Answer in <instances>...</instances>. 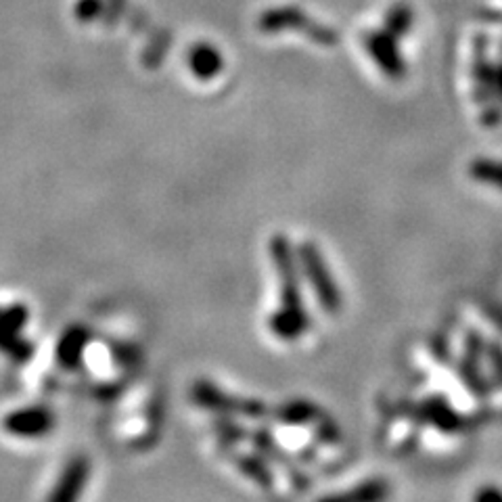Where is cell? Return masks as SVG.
Listing matches in <instances>:
<instances>
[{
	"label": "cell",
	"instance_id": "obj_13",
	"mask_svg": "<svg viewBox=\"0 0 502 502\" xmlns=\"http://www.w3.org/2000/svg\"><path fill=\"white\" fill-rule=\"evenodd\" d=\"M88 331L84 326H70L57 343V360L65 368H76L82 362L84 350L88 346Z\"/></svg>",
	"mask_w": 502,
	"mask_h": 502
},
{
	"label": "cell",
	"instance_id": "obj_12",
	"mask_svg": "<svg viewBox=\"0 0 502 502\" xmlns=\"http://www.w3.org/2000/svg\"><path fill=\"white\" fill-rule=\"evenodd\" d=\"M268 326L278 340L295 342V340H300V337L308 331V326H310V314L287 310V308H278L276 312H272Z\"/></svg>",
	"mask_w": 502,
	"mask_h": 502
},
{
	"label": "cell",
	"instance_id": "obj_6",
	"mask_svg": "<svg viewBox=\"0 0 502 502\" xmlns=\"http://www.w3.org/2000/svg\"><path fill=\"white\" fill-rule=\"evenodd\" d=\"M3 425L17 438H42V435L51 432L54 419L51 410H46L45 407H32L7 415Z\"/></svg>",
	"mask_w": 502,
	"mask_h": 502
},
{
	"label": "cell",
	"instance_id": "obj_22",
	"mask_svg": "<svg viewBox=\"0 0 502 502\" xmlns=\"http://www.w3.org/2000/svg\"><path fill=\"white\" fill-rule=\"evenodd\" d=\"M317 433H318L317 435L318 441H323V444H337V441L342 440L340 429H337V425L329 419V416H323V419L317 423Z\"/></svg>",
	"mask_w": 502,
	"mask_h": 502
},
{
	"label": "cell",
	"instance_id": "obj_7",
	"mask_svg": "<svg viewBox=\"0 0 502 502\" xmlns=\"http://www.w3.org/2000/svg\"><path fill=\"white\" fill-rule=\"evenodd\" d=\"M90 477V463L88 458L84 457H78L74 461H70L68 467H65L63 475L59 477L57 486L51 492V498L53 502H71L76 500L78 496L82 494L84 486H86Z\"/></svg>",
	"mask_w": 502,
	"mask_h": 502
},
{
	"label": "cell",
	"instance_id": "obj_17",
	"mask_svg": "<svg viewBox=\"0 0 502 502\" xmlns=\"http://www.w3.org/2000/svg\"><path fill=\"white\" fill-rule=\"evenodd\" d=\"M415 21V13L413 9L408 7L407 3H398L394 7H390V11L385 13V21H383V29H387L391 36L396 38H404L410 32Z\"/></svg>",
	"mask_w": 502,
	"mask_h": 502
},
{
	"label": "cell",
	"instance_id": "obj_26",
	"mask_svg": "<svg viewBox=\"0 0 502 502\" xmlns=\"http://www.w3.org/2000/svg\"><path fill=\"white\" fill-rule=\"evenodd\" d=\"M0 312H3V310H0Z\"/></svg>",
	"mask_w": 502,
	"mask_h": 502
},
{
	"label": "cell",
	"instance_id": "obj_9",
	"mask_svg": "<svg viewBox=\"0 0 502 502\" xmlns=\"http://www.w3.org/2000/svg\"><path fill=\"white\" fill-rule=\"evenodd\" d=\"M483 352H486V343H483V340L475 331H471L467 342H465V358L461 362L458 373H461L463 381L467 383V387H471V390L475 391V394H486V385H483L481 368H480Z\"/></svg>",
	"mask_w": 502,
	"mask_h": 502
},
{
	"label": "cell",
	"instance_id": "obj_20",
	"mask_svg": "<svg viewBox=\"0 0 502 502\" xmlns=\"http://www.w3.org/2000/svg\"><path fill=\"white\" fill-rule=\"evenodd\" d=\"M29 312L26 306L15 304L0 312V331L4 333H21L23 326L28 325Z\"/></svg>",
	"mask_w": 502,
	"mask_h": 502
},
{
	"label": "cell",
	"instance_id": "obj_14",
	"mask_svg": "<svg viewBox=\"0 0 502 502\" xmlns=\"http://www.w3.org/2000/svg\"><path fill=\"white\" fill-rule=\"evenodd\" d=\"M189 65L191 71L195 74L199 80H211L222 71V54L220 51H216L214 46L208 45V42H202V45L193 46V51L189 54Z\"/></svg>",
	"mask_w": 502,
	"mask_h": 502
},
{
	"label": "cell",
	"instance_id": "obj_18",
	"mask_svg": "<svg viewBox=\"0 0 502 502\" xmlns=\"http://www.w3.org/2000/svg\"><path fill=\"white\" fill-rule=\"evenodd\" d=\"M0 352L7 354L15 362H26L32 358L34 348L26 340H21L20 333L0 331Z\"/></svg>",
	"mask_w": 502,
	"mask_h": 502
},
{
	"label": "cell",
	"instance_id": "obj_2",
	"mask_svg": "<svg viewBox=\"0 0 502 502\" xmlns=\"http://www.w3.org/2000/svg\"><path fill=\"white\" fill-rule=\"evenodd\" d=\"M270 258L275 262L278 283H281V308L295 312H308L301 295V268L298 250L289 243L287 237L276 235L270 241Z\"/></svg>",
	"mask_w": 502,
	"mask_h": 502
},
{
	"label": "cell",
	"instance_id": "obj_16",
	"mask_svg": "<svg viewBox=\"0 0 502 502\" xmlns=\"http://www.w3.org/2000/svg\"><path fill=\"white\" fill-rule=\"evenodd\" d=\"M469 177L477 183L502 191V161L492 157H477L469 163Z\"/></svg>",
	"mask_w": 502,
	"mask_h": 502
},
{
	"label": "cell",
	"instance_id": "obj_4",
	"mask_svg": "<svg viewBox=\"0 0 502 502\" xmlns=\"http://www.w3.org/2000/svg\"><path fill=\"white\" fill-rule=\"evenodd\" d=\"M259 29L268 34L283 32V29H300L308 38H312L318 45L331 46L337 42V34L331 28L323 26V23H314L304 11L298 7H278L259 17Z\"/></svg>",
	"mask_w": 502,
	"mask_h": 502
},
{
	"label": "cell",
	"instance_id": "obj_19",
	"mask_svg": "<svg viewBox=\"0 0 502 502\" xmlns=\"http://www.w3.org/2000/svg\"><path fill=\"white\" fill-rule=\"evenodd\" d=\"M390 494V488H387L385 481L381 480H371L360 483L356 490H350V492L337 496L340 500H381Z\"/></svg>",
	"mask_w": 502,
	"mask_h": 502
},
{
	"label": "cell",
	"instance_id": "obj_10",
	"mask_svg": "<svg viewBox=\"0 0 502 502\" xmlns=\"http://www.w3.org/2000/svg\"><path fill=\"white\" fill-rule=\"evenodd\" d=\"M416 413L421 416V423L438 427L441 432H458V429L465 427L463 416L441 398H429L416 408Z\"/></svg>",
	"mask_w": 502,
	"mask_h": 502
},
{
	"label": "cell",
	"instance_id": "obj_24",
	"mask_svg": "<svg viewBox=\"0 0 502 502\" xmlns=\"http://www.w3.org/2000/svg\"><path fill=\"white\" fill-rule=\"evenodd\" d=\"M475 500H502V490L494 486H486L475 494Z\"/></svg>",
	"mask_w": 502,
	"mask_h": 502
},
{
	"label": "cell",
	"instance_id": "obj_15",
	"mask_svg": "<svg viewBox=\"0 0 502 502\" xmlns=\"http://www.w3.org/2000/svg\"><path fill=\"white\" fill-rule=\"evenodd\" d=\"M237 463V469L245 477H250L251 481H256L259 488L270 490L272 483H275V477H272V471L268 469V465L264 461V455H235L233 458Z\"/></svg>",
	"mask_w": 502,
	"mask_h": 502
},
{
	"label": "cell",
	"instance_id": "obj_23",
	"mask_svg": "<svg viewBox=\"0 0 502 502\" xmlns=\"http://www.w3.org/2000/svg\"><path fill=\"white\" fill-rule=\"evenodd\" d=\"M486 352H488L490 362H492V366H494V374L502 381V346H498V343H488Z\"/></svg>",
	"mask_w": 502,
	"mask_h": 502
},
{
	"label": "cell",
	"instance_id": "obj_3",
	"mask_svg": "<svg viewBox=\"0 0 502 502\" xmlns=\"http://www.w3.org/2000/svg\"><path fill=\"white\" fill-rule=\"evenodd\" d=\"M191 396L195 404L202 408L214 410L218 415L225 416H243V419H264L270 415L268 407L264 402L253 400V398H241L233 396L228 391H222L210 381H197L193 385Z\"/></svg>",
	"mask_w": 502,
	"mask_h": 502
},
{
	"label": "cell",
	"instance_id": "obj_25",
	"mask_svg": "<svg viewBox=\"0 0 502 502\" xmlns=\"http://www.w3.org/2000/svg\"><path fill=\"white\" fill-rule=\"evenodd\" d=\"M498 95L502 99V65L494 70V96Z\"/></svg>",
	"mask_w": 502,
	"mask_h": 502
},
{
	"label": "cell",
	"instance_id": "obj_21",
	"mask_svg": "<svg viewBox=\"0 0 502 502\" xmlns=\"http://www.w3.org/2000/svg\"><path fill=\"white\" fill-rule=\"evenodd\" d=\"M216 433L218 438L228 441V444H241V441L250 440V432L245 427H241L239 423L233 419H220L216 423Z\"/></svg>",
	"mask_w": 502,
	"mask_h": 502
},
{
	"label": "cell",
	"instance_id": "obj_1",
	"mask_svg": "<svg viewBox=\"0 0 502 502\" xmlns=\"http://www.w3.org/2000/svg\"><path fill=\"white\" fill-rule=\"evenodd\" d=\"M298 259H300V268L301 276L306 278L308 285H310L312 293L317 295L320 308L329 314H337L343 306V298L340 287H337V281L333 278L329 264L325 262L323 253L310 241H304V243L298 245Z\"/></svg>",
	"mask_w": 502,
	"mask_h": 502
},
{
	"label": "cell",
	"instance_id": "obj_5",
	"mask_svg": "<svg viewBox=\"0 0 502 502\" xmlns=\"http://www.w3.org/2000/svg\"><path fill=\"white\" fill-rule=\"evenodd\" d=\"M362 42H365L366 54L381 70V74L391 80H402L407 76V62L398 51L396 36H391L387 29H374V32H366Z\"/></svg>",
	"mask_w": 502,
	"mask_h": 502
},
{
	"label": "cell",
	"instance_id": "obj_11",
	"mask_svg": "<svg viewBox=\"0 0 502 502\" xmlns=\"http://www.w3.org/2000/svg\"><path fill=\"white\" fill-rule=\"evenodd\" d=\"M323 416H325L323 410H320L317 404L308 400H292L272 410V421L278 423V425H287V427L312 425V423L317 425Z\"/></svg>",
	"mask_w": 502,
	"mask_h": 502
},
{
	"label": "cell",
	"instance_id": "obj_8",
	"mask_svg": "<svg viewBox=\"0 0 502 502\" xmlns=\"http://www.w3.org/2000/svg\"><path fill=\"white\" fill-rule=\"evenodd\" d=\"M250 441L253 446H256V452L264 455V458H268L270 463L281 465V467L287 469V473L292 475L295 488H306L308 486L306 475L301 473V471H298V467H295L292 458H289L285 452L281 450V446L276 444V440L272 438L270 432H266V429H256V432L250 433Z\"/></svg>",
	"mask_w": 502,
	"mask_h": 502
}]
</instances>
